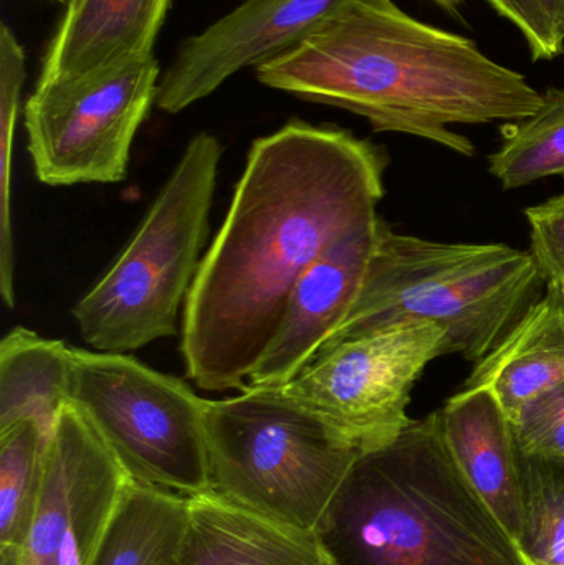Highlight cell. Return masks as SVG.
<instances>
[{"instance_id": "cell-26", "label": "cell", "mask_w": 564, "mask_h": 565, "mask_svg": "<svg viewBox=\"0 0 564 565\" xmlns=\"http://www.w3.org/2000/svg\"><path fill=\"white\" fill-rule=\"evenodd\" d=\"M0 565H22L19 547H0Z\"/></svg>"}, {"instance_id": "cell-12", "label": "cell", "mask_w": 564, "mask_h": 565, "mask_svg": "<svg viewBox=\"0 0 564 565\" xmlns=\"http://www.w3.org/2000/svg\"><path fill=\"white\" fill-rule=\"evenodd\" d=\"M380 224L381 218L338 242L305 271L248 387L277 388L294 381L347 321L363 288Z\"/></svg>"}, {"instance_id": "cell-11", "label": "cell", "mask_w": 564, "mask_h": 565, "mask_svg": "<svg viewBox=\"0 0 564 565\" xmlns=\"http://www.w3.org/2000/svg\"><path fill=\"white\" fill-rule=\"evenodd\" d=\"M348 0H244L179 45L159 78L155 105L175 115L221 88L235 73L258 68L310 35Z\"/></svg>"}, {"instance_id": "cell-27", "label": "cell", "mask_w": 564, "mask_h": 565, "mask_svg": "<svg viewBox=\"0 0 564 565\" xmlns=\"http://www.w3.org/2000/svg\"><path fill=\"white\" fill-rule=\"evenodd\" d=\"M440 9L446 10L450 15L459 17V9L462 6L464 0H434Z\"/></svg>"}, {"instance_id": "cell-2", "label": "cell", "mask_w": 564, "mask_h": 565, "mask_svg": "<svg viewBox=\"0 0 564 565\" xmlns=\"http://www.w3.org/2000/svg\"><path fill=\"white\" fill-rule=\"evenodd\" d=\"M255 75L268 88L363 116L374 131L416 136L462 156L476 154V146L450 126L515 122L542 105L525 75L393 0H348Z\"/></svg>"}, {"instance_id": "cell-14", "label": "cell", "mask_w": 564, "mask_h": 565, "mask_svg": "<svg viewBox=\"0 0 564 565\" xmlns=\"http://www.w3.org/2000/svg\"><path fill=\"white\" fill-rule=\"evenodd\" d=\"M171 565H337L320 534L272 520L217 491L189 497Z\"/></svg>"}, {"instance_id": "cell-13", "label": "cell", "mask_w": 564, "mask_h": 565, "mask_svg": "<svg viewBox=\"0 0 564 565\" xmlns=\"http://www.w3.org/2000/svg\"><path fill=\"white\" fill-rule=\"evenodd\" d=\"M444 440L473 490L522 546L525 493L512 420L489 387H464L440 408Z\"/></svg>"}, {"instance_id": "cell-23", "label": "cell", "mask_w": 564, "mask_h": 565, "mask_svg": "<svg viewBox=\"0 0 564 565\" xmlns=\"http://www.w3.org/2000/svg\"><path fill=\"white\" fill-rule=\"evenodd\" d=\"M512 425L520 454L564 465V384L525 402Z\"/></svg>"}, {"instance_id": "cell-1", "label": "cell", "mask_w": 564, "mask_h": 565, "mask_svg": "<svg viewBox=\"0 0 564 565\" xmlns=\"http://www.w3.org/2000/svg\"><path fill=\"white\" fill-rule=\"evenodd\" d=\"M386 152L347 129L294 119L255 139L182 316L188 377L245 391L305 271L380 222Z\"/></svg>"}, {"instance_id": "cell-22", "label": "cell", "mask_w": 564, "mask_h": 565, "mask_svg": "<svg viewBox=\"0 0 564 565\" xmlns=\"http://www.w3.org/2000/svg\"><path fill=\"white\" fill-rule=\"evenodd\" d=\"M520 467L525 493L522 550L533 565H564V465L520 454Z\"/></svg>"}, {"instance_id": "cell-28", "label": "cell", "mask_w": 564, "mask_h": 565, "mask_svg": "<svg viewBox=\"0 0 564 565\" xmlns=\"http://www.w3.org/2000/svg\"><path fill=\"white\" fill-rule=\"evenodd\" d=\"M52 2L63 3V6H66V3L70 2V0H52Z\"/></svg>"}, {"instance_id": "cell-25", "label": "cell", "mask_w": 564, "mask_h": 565, "mask_svg": "<svg viewBox=\"0 0 564 565\" xmlns=\"http://www.w3.org/2000/svg\"><path fill=\"white\" fill-rule=\"evenodd\" d=\"M530 252L545 282L564 286V194L525 211Z\"/></svg>"}, {"instance_id": "cell-6", "label": "cell", "mask_w": 564, "mask_h": 565, "mask_svg": "<svg viewBox=\"0 0 564 565\" xmlns=\"http://www.w3.org/2000/svg\"><path fill=\"white\" fill-rule=\"evenodd\" d=\"M205 430L212 490L313 533L361 455L278 387L209 401Z\"/></svg>"}, {"instance_id": "cell-17", "label": "cell", "mask_w": 564, "mask_h": 565, "mask_svg": "<svg viewBox=\"0 0 564 565\" xmlns=\"http://www.w3.org/2000/svg\"><path fill=\"white\" fill-rule=\"evenodd\" d=\"M72 352L58 339L13 328L0 342V428L33 418L50 435L68 402Z\"/></svg>"}, {"instance_id": "cell-19", "label": "cell", "mask_w": 564, "mask_h": 565, "mask_svg": "<svg viewBox=\"0 0 564 565\" xmlns=\"http://www.w3.org/2000/svg\"><path fill=\"white\" fill-rule=\"evenodd\" d=\"M489 171L507 191L564 178V89H546L533 115L506 122L502 145L489 158Z\"/></svg>"}, {"instance_id": "cell-5", "label": "cell", "mask_w": 564, "mask_h": 565, "mask_svg": "<svg viewBox=\"0 0 564 565\" xmlns=\"http://www.w3.org/2000/svg\"><path fill=\"white\" fill-rule=\"evenodd\" d=\"M217 136L199 132L185 146L138 231L73 308V319L95 351L128 354L178 334L209 235L219 164Z\"/></svg>"}, {"instance_id": "cell-7", "label": "cell", "mask_w": 564, "mask_h": 565, "mask_svg": "<svg viewBox=\"0 0 564 565\" xmlns=\"http://www.w3.org/2000/svg\"><path fill=\"white\" fill-rule=\"evenodd\" d=\"M68 402L131 480L181 497L212 490L205 411L184 381L118 352L73 348Z\"/></svg>"}, {"instance_id": "cell-10", "label": "cell", "mask_w": 564, "mask_h": 565, "mask_svg": "<svg viewBox=\"0 0 564 565\" xmlns=\"http://www.w3.org/2000/svg\"><path fill=\"white\" fill-rule=\"evenodd\" d=\"M129 480L88 418L66 402L46 440L22 565H93Z\"/></svg>"}, {"instance_id": "cell-16", "label": "cell", "mask_w": 564, "mask_h": 565, "mask_svg": "<svg viewBox=\"0 0 564 565\" xmlns=\"http://www.w3.org/2000/svg\"><path fill=\"white\" fill-rule=\"evenodd\" d=\"M564 384V286L545 282V291L506 341L473 364L464 387H489L515 417L525 402Z\"/></svg>"}, {"instance_id": "cell-18", "label": "cell", "mask_w": 564, "mask_h": 565, "mask_svg": "<svg viewBox=\"0 0 564 565\" xmlns=\"http://www.w3.org/2000/svg\"><path fill=\"white\" fill-rule=\"evenodd\" d=\"M188 518V497L129 480L93 565H171Z\"/></svg>"}, {"instance_id": "cell-24", "label": "cell", "mask_w": 564, "mask_h": 565, "mask_svg": "<svg viewBox=\"0 0 564 565\" xmlns=\"http://www.w3.org/2000/svg\"><path fill=\"white\" fill-rule=\"evenodd\" d=\"M529 43L532 58L553 60L564 53V0H486Z\"/></svg>"}, {"instance_id": "cell-9", "label": "cell", "mask_w": 564, "mask_h": 565, "mask_svg": "<svg viewBox=\"0 0 564 565\" xmlns=\"http://www.w3.org/2000/svg\"><path fill=\"white\" fill-rule=\"evenodd\" d=\"M449 354L440 326L407 322L321 351L281 392L361 454L394 444L413 418L411 392L424 369Z\"/></svg>"}, {"instance_id": "cell-15", "label": "cell", "mask_w": 564, "mask_h": 565, "mask_svg": "<svg viewBox=\"0 0 564 565\" xmlns=\"http://www.w3.org/2000/svg\"><path fill=\"white\" fill-rule=\"evenodd\" d=\"M171 0H70L35 86L85 78L152 55Z\"/></svg>"}, {"instance_id": "cell-20", "label": "cell", "mask_w": 564, "mask_h": 565, "mask_svg": "<svg viewBox=\"0 0 564 565\" xmlns=\"http://www.w3.org/2000/svg\"><path fill=\"white\" fill-rule=\"evenodd\" d=\"M49 434L33 418L0 428V547H22L35 513Z\"/></svg>"}, {"instance_id": "cell-4", "label": "cell", "mask_w": 564, "mask_h": 565, "mask_svg": "<svg viewBox=\"0 0 564 565\" xmlns=\"http://www.w3.org/2000/svg\"><path fill=\"white\" fill-rule=\"evenodd\" d=\"M543 288L530 250L426 241L381 221L360 296L320 352L391 326L430 322L446 331L449 354L477 364L506 341Z\"/></svg>"}, {"instance_id": "cell-21", "label": "cell", "mask_w": 564, "mask_h": 565, "mask_svg": "<svg viewBox=\"0 0 564 565\" xmlns=\"http://www.w3.org/2000/svg\"><path fill=\"white\" fill-rule=\"evenodd\" d=\"M26 78L25 50L7 23L0 25V296L15 306V250L12 222L13 136Z\"/></svg>"}, {"instance_id": "cell-8", "label": "cell", "mask_w": 564, "mask_h": 565, "mask_svg": "<svg viewBox=\"0 0 564 565\" xmlns=\"http://www.w3.org/2000/svg\"><path fill=\"white\" fill-rule=\"evenodd\" d=\"M155 55L72 82L35 86L23 108L33 172L42 184H115L156 103Z\"/></svg>"}, {"instance_id": "cell-3", "label": "cell", "mask_w": 564, "mask_h": 565, "mask_svg": "<svg viewBox=\"0 0 564 565\" xmlns=\"http://www.w3.org/2000/svg\"><path fill=\"white\" fill-rule=\"evenodd\" d=\"M318 534L337 565H533L454 460L439 412L358 457Z\"/></svg>"}]
</instances>
